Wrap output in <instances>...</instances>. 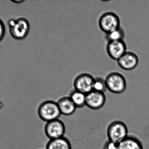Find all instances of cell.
<instances>
[{"label": "cell", "instance_id": "1", "mask_svg": "<svg viewBox=\"0 0 149 149\" xmlns=\"http://www.w3.org/2000/svg\"><path fill=\"white\" fill-rule=\"evenodd\" d=\"M10 34L16 40H21L28 36L30 29L29 20L24 17L11 18L8 22Z\"/></svg>", "mask_w": 149, "mask_h": 149}, {"label": "cell", "instance_id": "2", "mask_svg": "<svg viewBox=\"0 0 149 149\" xmlns=\"http://www.w3.org/2000/svg\"><path fill=\"white\" fill-rule=\"evenodd\" d=\"M40 119L46 122L59 119L61 114L57 103L52 100L44 101L38 109Z\"/></svg>", "mask_w": 149, "mask_h": 149}, {"label": "cell", "instance_id": "3", "mask_svg": "<svg viewBox=\"0 0 149 149\" xmlns=\"http://www.w3.org/2000/svg\"><path fill=\"white\" fill-rule=\"evenodd\" d=\"M108 140L117 144L122 141L128 136V129L126 124L120 120L112 122L107 128Z\"/></svg>", "mask_w": 149, "mask_h": 149}, {"label": "cell", "instance_id": "4", "mask_svg": "<svg viewBox=\"0 0 149 149\" xmlns=\"http://www.w3.org/2000/svg\"><path fill=\"white\" fill-rule=\"evenodd\" d=\"M107 89L113 93H122L127 88V81L124 76L118 72L109 73L106 78Z\"/></svg>", "mask_w": 149, "mask_h": 149}, {"label": "cell", "instance_id": "5", "mask_svg": "<svg viewBox=\"0 0 149 149\" xmlns=\"http://www.w3.org/2000/svg\"><path fill=\"white\" fill-rule=\"evenodd\" d=\"M98 23L100 29L106 34L121 26L120 17L116 13L111 11L102 14L99 18Z\"/></svg>", "mask_w": 149, "mask_h": 149}, {"label": "cell", "instance_id": "6", "mask_svg": "<svg viewBox=\"0 0 149 149\" xmlns=\"http://www.w3.org/2000/svg\"><path fill=\"white\" fill-rule=\"evenodd\" d=\"M45 135L50 140L58 139L64 136L65 127L64 122L59 119L46 122L44 127Z\"/></svg>", "mask_w": 149, "mask_h": 149}, {"label": "cell", "instance_id": "7", "mask_svg": "<svg viewBox=\"0 0 149 149\" xmlns=\"http://www.w3.org/2000/svg\"><path fill=\"white\" fill-rule=\"evenodd\" d=\"M94 78L89 73H83L78 75L73 82L74 89L87 94L93 90Z\"/></svg>", "mask_w": 149, "mask_h": 149}, {"label": "cell", "instance_id": "8", "mask_svg": "<svg viewBox=\"0 0 149 149\" xmlns=\"http://www.w3.org/2000/svg\"><path fill=\"white\" fill-rule=\"evenodd\" d=\"M106 49L109 56L117 61L127 51V45L123 40L108 42Z\"/></svg>", "mask_w": 149, "mask_h": 149}, {"label": "cell", "instance_id": "9", "mask_svg": "<svg viewBox=\"0 0 149 149\" xmlns=\"http://www.w3.org/2000/svg\"><path fill=\"white\" fill-rule=\"evenodd\" d=\"M106 97L104 93L91 91L86 94V105L88 107L94 110L102 108L105 105Z\"/></svg>", "mask_w": 149, "mask_h": 149}, {"label": "cell", "instance_id": "10", "mask_svg": "<svg viewBox=\"0 0 149 149\" xmlns=\"http://www.w3.org/2000/svg\"><path fill=\"white\" fill-rule=\"evenodd\" d=\"M117 63L120 67L125 71L134 69L139 64V59L135 52L127 51L118 60Z\"/></svg>", "mask_w": 149, "mask_h": 149}, {"label": "cell", "instance_id": "11", "mask_svg": "<svg viewBox=\"0 0 149 149\" xmlns=\"http://www.w3.org/2000/svg\"><path fill=\"white\" fill-rule=\"evenodd\" d=\"M61 115L65 116L72 115L75 112L77 107L69 96H65L57 101Z\"/></svg>", "mask_w": 149, "mask_h": 149}, {"label": "cell", "instance_id": "12", "mask_svg": "<svg viewBox=\"0 0 149 149\" xmlns=\"http://www.w3.org/2000/svg\"><path fill=\"white\" fill-rule=\"evenodd\" d=\"M119 149H144L143 144L139 137L135 135L129 134L118 144Z\"/></svg>", "mask_w": 149, "mask_h": 149}, {"label": "cell", "instance_id": "13", "mask_svg": "<svg viewBox=\"0 0 149 149\" xmlns=\"http://www.w3.org/2000/svg\"><path fill=\"white\" fill-rule=\"evenodd\" d=\"M45 149H72L70 140L65 136L49 140L47 143Z\"/></svg>", "mask_w": 149, "mask_h": 149}, {"label": "cell", "instance_id": "14", "mask_svg": "<svg viewBox=\"0 0 149 149\" xmlns=\"http://www.w3.org/2000/svg\"><path fill=\"white\" fill-rule=\"evenodd\" d=\"M69 97L76 107L80 108L86 105V94L74 89L70 93Z\"/></svg>", "mask_w": 149, "mask_h": 149}, {"label": "cell", "instance_id": "15", "mask_svg": "<svg viewBox=\"0 0 149 149\" xmlns=\"http://www.w3.org/2000/svg\"><path fill=\"white\" fill-rule=\"evenodd\" d=\"M125 33L123 28L120 26V28L109 33L106 34V39L107 42L123 40Z\"/></svg>", "mask_w": 149, "mask_h": 149}, {"label": "cell", "instance_id": "16", "mask_svg": "<svg viewBox=\"0 0 149 149\" xmlns=\"http://www.w3.org/2000/svg\"><path fill=\"white\" fill-rule=\"evenodd\" d=\"M107 90V89L105 79L99 77L94 78L93 85V90L96 92L104 93Z\"/></svg>", "mask_w": 149, "mask_h": 149}, {"label": "cell", "instance_id": "17", "mask_svg": "<svg viewBox=\"0 0 149 149\" xmlns=\"http://www.w3.org/2000/svg\"><path fill=\"white\" fill-rule=\"evenodd\" d=\"M102 149H119L118 144L108 140L104 143Z\"/></svg>", "mask_w": 149, "mask_h": 149}, {"label": "cell", "instance_id": "18", "mask_svg": "<svg viewBox=\"0 0 149 149\" xmlns=\"http://www.w3.org/2000/svg\"><path fill=\"white\" fill-rule=\"evenodd\" d=\"M6 29L4 23L0 18V42L3 40L5 35Z\"/></svg>", "mask_w": 149, "mask_h": 149}, {"label": "cell", "instance_id": "19", "mask_svg": "<svg viewBox=\"0 0 149 149\" xmlns=\"http://www.w3.org/2000/svg\"><path fill=\"white\" fill-rule=\"evenodd\" d=\"M23 1L20 0V1H13L12 2L14 3H21L23 2Z\"/></svg>", "mask_w": 149, "mask_h": 149}]
</instances>
